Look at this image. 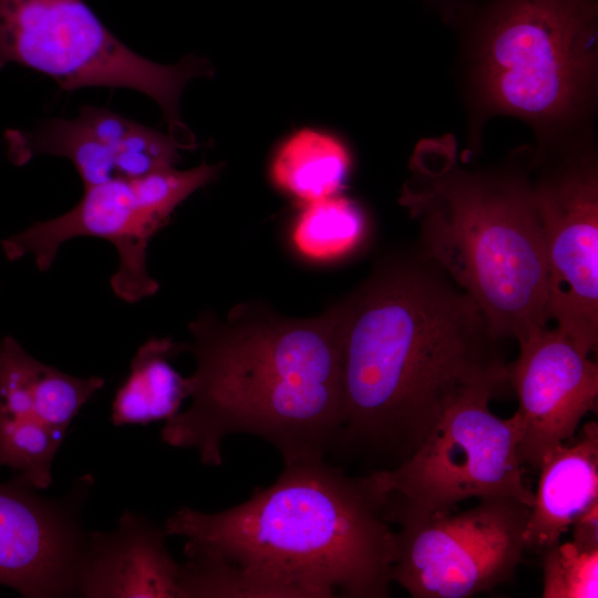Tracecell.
I'll use <instances>...</instances> for the list:
<instances>
[{
  "instance_id": "obj_1",
  "label": "cell",
  "mask_w": 598,
  "mask_h": 598,
  "mask_svg": "<svg viewBox=\"0 0 598 598\" xmlns=\"http://www.w3.org/2000/svg\"><path fill=\"white\" fill-rule=\"evenodd\" d=\"M185 538L183 598H384L395 529L368 475L328 458L283 464L268 486L219 512L181 506L163 527Z\"/></svg>"
},
{
  "instance_id": "obj_2",
  "label": "cell",
  "mask_w": 598,
  "mask_h": 598,
  "mask_svg": "<svg viewBox=\"0 0 598 598\" xmlns=\"http://www.w3.org/2000/svg\"><path fill=\"white\" fill-rule=\"evenodd\" d=\"M440 269L394 262L341 308L342 422L331 457L394 468L472 385L508 375L478 306Z\"/></svg>"
},
{
  "instance_id": "obj_3",
  "label": "cell",
  "mask_w": 598,
  "mask_h": 598,
  "mask_svg": "<svg viewBox=\"0 0 598 598\" xmlns=\"http://www.w3.org/2000/svg\"><path fill=\"white\" fill-rule=\"evenodd\" d=\"M196 362L189 405L165 421L161 439L220 466L223 442L260 437L283 464L328 458L341 430V308L285 317L244 302L225 319L210 311L189 323Z\"/></svg>"
},
{
  "instance_id": "obj_4",
  "label": "cell",
  "mask_w": 598,
  "mask_h": 598,
  "mask_svg": "<svg viewBox=\"0 0 598 598\" xmlns=\"http://www.w3.org/2000/svg\"><path fill=\"white\" fill-rule=\"evenodd\" d=\"M514 163L470 169L453 134L419 141L399 203L420 228L425 257L482 310L496 339L547 327L548 274L530 175Z\"/></svg>"
},
{
  "instance_id": "obj_5",
  "label": "cell",
  "mask_w": 598,
  "mask_h": 598,
  "mask_svg": "<svg viewBox=\"0 0 598 598\" xmlns=\"http://www.w3.org/2000/svg\"><path fill=\"white\" fill-rule=\"evenodd\" d=\"M444 22L461 42L472 151L496 115L527 123L537 152L592 135L598 0H465Z\"/></svg>"
},
{
  "instance_id": "obj_6",
  "label": "cell",
  "mask_w": 598,
  "mask_h": 598,
  "mask_svg": "<svg viewBox=\"0 0 598 598\" xmlns=\"http://www.w3.org/2000/svg\"><path fill=\"white\" fill-rule=\"evenodd\" d=\"M17 63L52 78L63 90L87 86L138 91L163 110L171 130L184 134L179 97L187 82L210 76L203 58L174 65L127 48L84 0H0V70Z\"/></svg>"
},
{
  "instance_id": "obj_7",
  "label": "cell",
  "mask_w": 598,
  "mask_h": 598,
  "mask_svg": "<svg viewBox=\"0 0 598 598\" xmlns=\"http://www.w3.org/2000/svg\"><path fill=\"white\" fill-rule=\"evenodd\" d=\"M508 375L485 379L463 392L423 443L403 463L368 473L389 505L421 514H447L468 498L513 497L528 507L534 493L524 482L518 446L519 415L496 416L491 400Z\"/></svg>"
},
{
  "instance_id": "obj_8",
  "label": "cell",
  "mask_w": 598,
  "mask_h": 598,
  "mask_svg": "<svg viewBox=\"0 0 598 598\" xmlns=\"http://www.w3.org/2000/svg\"><path fill=\"white\" fill-rule=\"evenodd\" d=\"M220 168L203 163L186 171L174 167L84 187L73 208L3 239L2 250L11 261L31 254L38 269L47 271L66 240L105 239L118 255V269L111 278L114 293L126 302L140 301L158 290L157 281L147 270L150 240L168 223L174 209L212 182Z\"/></svg>"
},
{
  "instance_id": "obj_9",
  "label": "cell",
  "mask_w": 598,
  "mask_h": 598,
  "mask_svg": "<svg viewBox=\"0 0 598 598\" xmlns=\"http://www.w3.org/2000/svg\"><path fill=\"white\" fill-rule=\"evenodd\" d=\"M454 514H421L385 502L395 530L391 569L413 598H468L509 581L525 550L530 507L507 496L478 498Z\"/></svg>"
},
{
  "instance_id": "obj_10",
  "label": "cell",
  "mask_w": 598,
  "mask_h": 598,
  "mask_svg": "<svg viewBox=\"0 0 598 598\" xmlns=\"http://www.w3.org/2000/svg\"><path fill=\"white\" fill-rule=\"evenodd\" d=\"M529 175L548 274V320L588 353L598 344V165L592 136L533 150Z\"/></svg>"
},
{
  "instance_id": "obj_11",
  "label": "cell",
  "mask_w": 598,
  "mask_h": 598,
  "mask_svg": "<svg viewBox=\"0 0 598 598\" xmlns=\"http://www.w3.org/2000/svg\"><path fill=\"white\" fill-rule=\"evenodd\" d=\"M508 384L518 399L520 462L538 470L544 456L571 441L597 406L598 365L568 334L548 327L518 342Z\"/></svg>"
},
{
  "instance_id": "obj_12",
  "label": "cell",
  "mask_w": 598,
  "mask_h": 598,
  "mask_svg": "<svg viewBox=\"0 0 598 598\" xmlns=\"http://www.w3.org/2000/svg\"><path fill=\"white\" fill-rule=\"evenodd\" d=\"M86 487L84 482L68 497L49 499L16 475L0 483V585L29 598L76 594Z\"/></svg>"
},
{
  "instance_id": "obj_13",
  "label": "cell",
  "mask_w": 598,
  "mask_h": 598,
  "mask_svg": "<svg viewBox=\"0 0 598 598\" xmlns=\"http://www.w3.org/2000/svg\"><path fill=\"white\" fill-rule=\"evenodd\" d=\"M165 532L125 511L115 530L87 533L78 574L83 597L182 598V564L171 555Z\"/></svg>"
},
{
  "instance_id": "obj_14",
  "label": "cell",
  "mask_w": 598,
  "mask_h": 598,
  "mask_svg": "<svg viewBox=\"0 0 598 598\" xmlns=\"http://www.w3.org/2000/svg\"><path fill=\"white\" fill-rule=\"evenodd\" d=\"M548 452L538 470L537 491L527 519L525 549L543 553L560 543L573 523L598 503V425Z\"/></svg>"
},
{
  "instance_id": "obj_15",
  "label": "cell",
  "mask_w": 598,
  "mask_h": 598,
  "mask_svg": "<svg viewBox=\"0 0 598 598\" xmlns=\"http://www.w3.org/2000/svg\"><path fill=\"white\" fill-rule=\"evenodd\" d=\"M185 352V343L171 337L151 338L136 351L131 370L112 403L113 425L148 424L168 420L189 396V380L171 360Z\"/></svg>"
},
{
  "instance_id": "obj_16",
  "label": "cell",
  "mask_w": 598,
  "mask_h": 598,
  "mask_svg": "<svg viewBox=\"0 0 598 598\" xmlns=\"http://www.w3.org/2000/svg\"><path fill=\"white\" fill-rule=\"evenodd\" d=\"M350 165V154L338 138L305 128L280 146L271 177L280 189L308 204L337 195Z\"/></svg>"
},
{
  "instance_id": "obj_17",
  "label": "cell",
  "mask_w": 598,
  "mask_h": 598,
  "mask_svg": "<svg viewBox=\"0 0 598 598\" xmlns=\"http://www.w3.org/2000/svg\"><path fill=\"white\" fill-rule=\"evenodd\" d=\"M9 155L17 165L40 154L70 159L84 187L118 178L113 152L93 137L78 118H51L33 132L11 131Z\"/></svg>"
},
{
  "instance_id": "obj_18",
  "label": "cell",
  "mask_w": 598,
  "mask_h": 598,
  "mask_svg": "<svg viewBox=\"0 0 598 598\" xmlns=\"http://www.w3.org/2000/svg\"><path fill=\"white\" fill-rule=\"evenodd\" d=\"M364 216L352 200L337 195L306 204L292 240L306 257L328 260L346 255L362 239Z\"/></svg>"
},
{
  "instance_id": "obj_19",
  "label": "cell",
  "mask_w": 598,
  "mask_h": 598,
  "mask_svg": "<svg viewBox=\"0 0 598 598\" xmlns=\"http://www.w3.org/2000/svg\"><path fill=\"white\" fill-rule=\"evenodd\" d=\"M65 434L32 416L0 413V466L44 489L52 483V462Z\"/></svg>"
},
{
  "instance_id": "obj_20",
  "label": "cell",
  "mask_w": 598,
  "mask_h": 598,
  "mask_svg": "<svg viewBox=\"0 0 598 598\" xmlns=\"http://www.w3.org/2000/svg\"><path fill=\"white\" fill-rule=\"evenodd\" d=\"M543 554L544 598H597L598 548L568 542Z\"/></svg>"
},
{
  "instance_id": "obj_21",
  "label": "cell",
  "mask_w": 598,
  "mask_h": 598,
  "mask_svg": "<svg viewBox=\"0 0 598 598\" xmlns=\"http://www.w3.org/2000/svg\"><path fill=\"white\" fill-rule=\"evenodd\" d=\"M182 144L172 135L136 123L114 151L118 178H138L174 168Z\"/></svg>"
},
{
  "instance_id": "obj_22",
  "label": "cell",
  "mask_w": 598,
  "mask_h": 598,
  "mask_svg": "<svg viewBox=\"0 0 598 598\" xmlns=\"http://www.w3.org/2000/svg\"><path fill=\"white\" fill-rule=\"evenodd\" d=\"M76 118L93 137L107 146L113 154L136 124L118 113L91 105L82 106Z\"/></svg>"
},
{
  "instance_id": "obj_23",
  "label": "cell",
  "mask_w": 598,
  "mask_h": 598,
  "mask_svg": "<svg viewBox=\"0 0 598 598\" xmlns=\"http://www.w3.org/2000/svg\"><path fill=\"white\" fill-rule=\"evenodd\" d=\"M573 542L590 549L598 548V503L591 505L570 526Z\"/></svg>"
},
{
  "instance_id": "obj_24",
  "label": "cell",
  "mask_w": 598,
  "mask_h": 598,
  "mask_svg": "<svg viewBox=\"0 0 598 598\" xmlns=\"http://www.w3.org/2000/svg\"><path fill=\"white\" fill-rule=\"evenodd\" d=\"M425 4L435 9L443 21L450 16V13L465 0H422Z\"/></svg>"
}]
</instances>
